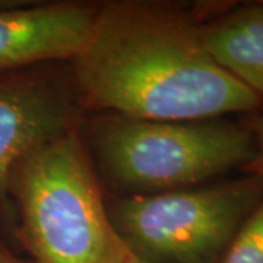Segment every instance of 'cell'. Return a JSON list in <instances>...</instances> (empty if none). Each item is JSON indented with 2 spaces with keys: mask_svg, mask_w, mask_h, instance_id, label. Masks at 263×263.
Here are the masks:
<instances>
[{
  "mask_svg": "<svg viewBox=\"0 0 263 263\" xmlns=\"http://www.w3.org/2000/svg\"><path fill=\"white\" fill-rule=\"evenodd\" d=\"M200 12L157 2L97 6L72 60L78 104L139 120L192 122L263 113L262 101L208 53Z\"/></svg>",
  "mask_w": 263,
  "mask_h": 263,
  "instance_id": "cell-1",
  "label": "cell"
},
{
  "mask_svg": "<svg viewBox=\"0 0 263 263\" xmlns=\"http://www.w3.org/2000/svg\"><path fill=\"white\" fill-rule=\"evenodd\" d=\"M9 205L35 263H129L133 252L104 206L76 129L43 143L13 167Z\"/></svg>",
  "mask_w": 263,
  "mask_h": 263,
  "instance_id": "cell-2",
  "label": "cell"
},
{
  "mask_svg": "<svg viewBox=\"0 0 263 263\" xmlns=\"http://www.w3.org/2000/svg\"><path fill=\"white\" fill-rule=\"evenodd\" d=\"M91 135L110 179L146 193L186 189L243 170L256 155L250 130L224 119L167 122L101 114Z\"/></svg>",
  "mask_w": 263,
  "mask_h": 263,
  "instance_id": "cell-3",
  "label": "cell"
},
{
  "mask_svg": "<svg viewBox=\"0 0 263 263\" xmlns=\"http://www.w3.org/2000/svg\"><path fill=\"white\" fill-rule=\"evenodd\" d=\"M263 199V179L247 174L202 187L139 193L110 212L136 256L152 263H216Z\"/></svg>",
  "mask_w": 263,
  "mask_h": 263,
  "instance_id": "cell-4",
  "label": "cell"
},
{
  "mask_svg": "<svg viewBox=\"0 0 263 263\" xmlns=\"http://www.w3.org/2000/svg\"><path fill=\"white\" fill-rule=\"evenodd\" d=\"M37 66L0 70V209H9L13 167L43 143L75 129L73 86Z\"/></svg>",
  "mask_w": 263,
  "mask_h": 263,
  "instance_id": "cell-5",
  "label": "cell"
},
{
  "mask_svg": "<svg viewBox=\"0 0 263 263\" xmlns=\"http://www.w3.org/2000/svg\"><path fill=\"white\" fill-rule=\"evenodd\" d=\"M97 6L78 2L0 5V70L70 62L84 46Z\"/></svg>",
  "mask_w": 263,
  "mask_h": 263,
  "instance_id": "cell-6",
  "label": "cell"
},
{
  "mask_svg": "<svg viewBox=\"0 0 263 263\" xmlns=\"http://www.w3.org/2000/svg\"><path fill=\"white\" fill-rule=\"evenodd\" d=\"M200 37L218 65L263 104V2L200 10Z\"/></svg>",
  "mask_w": 263,
  "mask_h": 263,
  "instance_id": "cell-7",
  "label": "cell"
},
{
  "mask_svg": "<svg viewBox=\"0 0 263 263\" xmlns=\"http://www.w3.org/2000/svg\"><path fill=\"white\" fill-rule=\"evenodd\" d=\"M218 263H263V199L246 218Z\"/></svg>",
  "mask_w": 263,
  "mask_h": 263,
  "instance_id": "cell-8",
  "label": "cell"
},
{
  "mask_svg": "<svg viewBox=\"0 0 263 263\" xmlns=\"http://www.w3.org/2000/svg\"><path fill=\"white\" fill-rule=\"evenodd\" d=\"M241 123L250 130L256 142V155L243 171L263 179V113L249 114Z\"/></svg>",
  "mask_w": 263,
  "mask_h": 263,
  "instance_id": "cell-9",
  "label": "cell"
},
{
  "mask_svg": "<svg viewBox=\"0 0 263 263\" xmlns=\"http://www.w3.org/2000/svg\"><path fill=\"white\" fill-rule=\"evenodd\" d=\"M0 263H25V262H22L19 257H16V256L12 253L6 246L0 241Z\"/></svg>",
  "mask_w": 263,
  "mask_h": 263,
  "instance_id": "cell-10",
  "label": "cell"
},
{
  "mask_svg": "<svg viewBox=\"0 0 263 263\" xmlns=\"http://www.w3.org/2000/svg\"><path fill=\"white\" fill-rule=\"evenodd\" d=\"M129 263H152V262H149V260H145V259H142V257H139V256H136V254L133 253V256H132V259L129 260Z\"/></svg>",
  "mask_w": 263,
  "mask_h": 263,
  "instance_id": "cell-11",
  "label": "cell"
}]
</instances>
